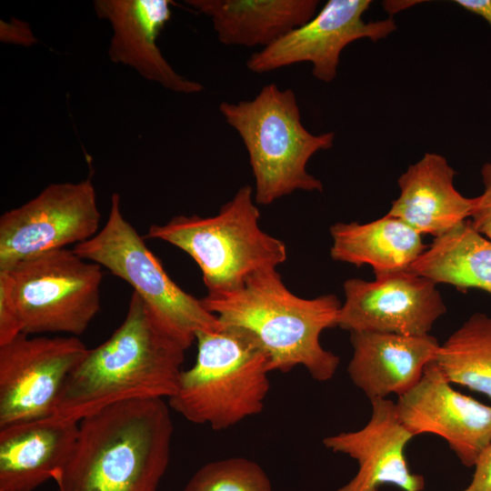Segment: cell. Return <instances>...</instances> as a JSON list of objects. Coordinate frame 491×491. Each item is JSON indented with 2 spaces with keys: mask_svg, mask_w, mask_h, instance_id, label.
I'll use <instances>...</instances> for the list:
<instances>
[{
  "mask_svg": "<svg viewBox=\"0 0 491 491\" xmlns=\"http://www.w3.org/2000/svg\"><path fill=\"white\" fill-rule=\"evenodd\" d=\"M185 351L133 292L123 323L106 341L88 348L68 376L53 417L79 423L121 402L168 399L177 388Z\"/></svg>",
  "mask_w": 491,
  "mask_h": 491,
  "instance_id": "cell-1",
  "label": "cell"
},
{
  "mask_svg": "<svg viewBox=\"0 0 491 491\" xmlns=\"http://www.w3.org/2000/svg\"><path fill=\"white\" fill-rule=\"evenodd\" d=\"M173 422L162 398L107 406L78 423L58 491H156L169 462Z\"/></svg>",
  "mask_w": 491,
  "mask_h": 491,
  "instance_id": "cell-2",
  "label": "cell"
},
{
  "mask_svg": "<svg viewBox=\"0 0 491 491\" xmlns=\"http://www.w3.org/2000/svg\"><path fill=\"white\" fill-rule=\"evenodd\" d=\"M201 301L222 325L244 328L257 339L271 372L301 366L316 381L335 376L340 359L320 343L321 333L336 326L342 304L335 295L300 297L270 268L251 275L233 291L206 295Z\"/></svg>",
  "mask_w": 491,
  "mask_h": 491,
  "instance_id": "cell-3",
  "label": "cell"
},
{
  "mask_svg": "<svg viewBox=\"0 0 491 491\" xmlns=\"http://www.w3.org/2000/svg\"><path fill=\"white\" fill-rule=\"evenodd\" d=\"M195 364L183 370L168 406L188 421L226 429L261 413L269 392V356L247 330L224 326L197 333Z\"/></svg>",
  "mask_w": 491,
  "mask_h": 491,
  "instance_id": "cell-4",
  "label": "cell"
},
{
  "mask_svg": "<svg viewBox=\"0 0 491 491\" xmlns=\"http://www.w3.org/2000/svg\"><path fill=\"white\" fill-rule=\"evenodd\" d=\"M219 111L246 146L256 204L270 205L296 190L323 191L306 165L316 153L333 146L335 134L315 135L304 126L292 89L270 83L252 100L220 103Z\"/></svg>",
  "mask_w": 491,
  "mask_h": 491,
  "instance_id": "cell-5",
  "label": "cell"
},
{
  "mask_svg": "<svg viewBox=\"0 0 491 491\" xmlns=\"http://www.w3.org/2000/svg\"><path fill=\"white\" fill-rule=\"evenodd\" d=\"M249 185L213 216L177 215L164 225H152L146 237L167 242L188 254L198 265L207 295L241 286L251 275L276 268L286 260V245L264 232Z\"/></svg>",
  "mask_w": 491,
  "mask_h": 491,
  "instance_id": "cell-6",
  "label": "cell"
},
{
  "mask_svg": "<svg viewBox=\"0 0 491 491\" xmlns=\"http://www.w3.org/2000/svg\"><path fill=\"white\" fill-rule=\"evenodd\" d=\"M73 251L127 282L161 327L185 350L195 341L197 333L223 326L201 299L185 292L169 277L144 238L125 218L117 193L111 196L105 225L92 238L75 245Z\"/></svg>",
  "mask_w": 491,
  "mask_h": 491,
  "instance_id": "cell-7",
  "label": "cell"
},
{
  "mask_svg": "<svg viewBox=\"0 0 491 491\" xmlns=\"http://www.w3.org/2000/svg\"><path fill=\"white\" fill-rule=\"evenodd\" d=\"M8 273L23 333L82 335L101 308L102 266L73 249L27 257Z\"/></svg>",
  "mask_w": 491,
  "mask_h": 491,
  "instance_id": "cell-8",
  "label": "cell"
},
{
  "mask_svg": "<svg viewBox=\"0 0 491 491\" xmlns=\"http://www.w3.org/2000/svg\"><path fill=\"white\" fill-rule=\"evenodd\" d=\"M100 219L90 178L49 185L0 216V271L27 257L89 240L98 233Z\"/></svg>",
  "mask_w": 491,
  "mask_h": 491,
  "instance_id": "cell-9",
  "label": "cell"
},
{
  "mask_svg": "<svg viewBox=\"0 0 491 491\" xmlns=\"http://www.w3.org/2000/svg\"><path fill=\"white\" fill-rule=\"evenodd\" d=\"M87 351L73 336L22 333L0 346V427L53 416L65 383Z\"/></svg>",
  "mask_w": 491,
  "mask_h": 491,
  "instance_id": "cell-10",
  "label": "cell"
},
{
  "mask_svg": "<svg viewBox=\"0 0 491 491\" xmlns=\"http://www.w3.org/2000/svg\"><path fill=\"white\" fill-rule=\"evenodd\" d=\"M369 0H328L306 24L253 53L246 67L263 74L299 63L312 64L313 75L325 83L337 74L342 51L354 41L384 39L396 29L393 18L366 22Z\"/></svg>",
  "mask_w": 491,
  "mask_h": 491,
  "instance_id": "cell-11",
  "label": "cell"
},
{
  "mask_svg": "<svg viewBox=\"0 0 491 491\" xmlns=\"http://www.w3.org/2000/svg\"><path fill=\"white\" fill-rule=\"evenodd\" d=\"M344 291L336 326L350 333L426 336L446 312L436 284L407 269L376 275L374 281L348 279Z\"/></svg>",
  "mask_w": 491,
  "mask_h": 491,
  "instance_id": "cell-12",
  "label": "cell"
},
{
  "mask_svg": "<svg viewBox=\"0 0 491 491\" xmlns=\"http://www.w3.org/2000/svg\"><path fill=\"white\" fill-rule=\"evenodd\" d=\"M434 359L419 382L396 403L402 424L413 434L446 440L463 466L474 467L491 444V406L456 390Z\"/></svg>",
  "mask_w": 491,
  "mask_h": 491,
  "instance_id": "cell-13",
  "label": "cell"
},
{
  "mask_svg": "<svg viewBox=\"0 0 491 491\" xmlns=\"http://www.w3.org/2000/svg\"><path fill=\"white\" fill-rule=\"evenodd\" d=\"M370 402L372 414L366 426L323 440L326 448L347 455L358 465L356 476L336 491H379L385 485L422 491L425 478L412 472L405 454L415 436L399 419L396 403L386 398Z\"/></svg>",
  "mask_w": 491,
  "mask_h": 491,
  "instance_id": "cell-14",
  "label": "cell"
},
{
  "mask_svg": "<svg viewBox=\"0 0 491 491\" xmlns=\"http://www.w3.org/2000/svg\"><path fill=\"white\" fill-rule=\"evenodd\" d=\"M95 11L113 29L108 55L115 63L128 65L147 80L168 90L196 94L202 84L179 75L167 62L156 39L171 16L168 0H96Z\"/></svg>",
  "mask_w": 491,
  "mask_h": 491,
  "instance_id": "cell-15",
  "label": "cell"
},
{
  "mask_svg": "<svg viewBox=\"0 0 491 491\" xmlns=\"http://www.w3.org/2000/svg\"><path fill=\"white\" fill-rule=\"evenodd\" d=\"M353 347L347 366L353 384L369 400L397 396L412 389L439 348L431 336H404L356 331L350 333Z\"/></svg>",
  "mask_w": 491,
  "mask_h": 491,
  "instance_id": "cell-16",
  "label": "cell"
},
{
  "mask_svg": "<svg viewBox=\"0 0 491 491\" xmlns=\"http://www.w3.org/2000/svg\"><path fill=\"white\" fill-rule=\"evenodd\" d=\"M78 423L53 416L0 427V491H33L67 464Z\"/></svg>",
  "mask_w": 491,
  "mask_h": 491,
  "instance_id": "cell-17",
  "label": "cell"
},
{
  "mask_svg": "<svg viewBox=\"0 0 491 491\" xmlns=\"http://www.w3.org/2000/svg\"><path fill=\"white\" fill-rule=\"evenodd\" d=\"M456 171L441 155L426 153L397 179L399 196L388 215L406 223L419 234L440 236L470 217L473 198L454 185Z\"/></svg>",
  "mask_w": 491,
  "mask_h": 491,
  "instance_id": "cell-18",
  "label": "cell"
},
{
  "mask_svg": "<svg viewBox=\"0 0 491 491\" xmlns=\"http://www.w3.org/2000/svg\"><path fill=\"white\" fill-rule=\"evenodd\" d=\"M210 17L225 45L265 48L312 19L317 0H186Z\"/></svg>",
  "mask_w": 491,
  "mask_h": 491,
  "instance_id": "cell-19",
  "label": "cell"
},
{
  "mask_svg": "<svg viewBox=\"0 0 491 491\" xmlns=\"http://www.w3.org/2000/svg\"><path fill=\"white\" fill-rule=\"evenodd\" d=\"M332 259L375 275L406 270L426 249L422 235L399 218L388 215L366 224L338 222L331 225Z\"/></svg>",
  "mask_w": 491,
  "mask_h": 491,
  "instance_id": "cell-20",
  "label": "cell"
},
{
  "mask_svg": "<svg viewBox=\"0 0 491 491\" xmlns=\"http://www.w3.org/2000/svg\"><path fill=\"white\" fill-rule=\"evenodd\" d=\"M407 270L436 284L491 294V241L467 219L435 237Z\"/></svg>",
  "mask_w": 491,
  "mask_h": 491,
  "instance_id": "cell-21",
  "label": "cell"
},
{
  "mask_svg": "<svg viewBox=\"0 0 491 491\" xmlns=\"http://www.w3.org/2000/svg\"><path fill=\"white\" fill-rule=\"evenodd\" d=\"M434 362L450 384L491 399V316L472 315L439 346Z\"/></svg>",
  "mask_w": 491,
  "mask_h": 491,
  "instance_id": "cell-22",
  "label": "cell"
},
{
  "mask_svg": "<svg viewBox=\"0 0 491 491\" xmlns=\"http://www.w3.org/2000/svg\"><path fill=\"white\" fill-rule=\"evenodd\" d=\"M184 491H273L265 470L246 457H228L200 467Z\"/></svg>",
  "mask_w": 491,
  "mask_h": 491,
  "instance_id": "cell-23",
  "label": "cell"
},
{
  "mask_svg": "<svg viewBox=\"0 0 491 491\" xmlns=\"http://www.w3.org/2000/svg\"><path fill=\"white\" fill-rule=\"evenodd\" d=\"M22 333V323L9 275L0 271V346L11 342Z\"/></svg>",
  "mask_w": 491,
  "mask_h": 491,
  "instance_id": "cell-24",
  "label": "cell"
},
{
  "mask_svg": "<svg viewBox=\"0 0 491 491\" xmlns=\"http://www.w3.org/2000/svg\"><path fill=\"white\" fill-rule=\"evenodd\" d=\"M481 176L483 193L473 197L471 219L473 227L491 241V160L483 165Z\"/></svg>",
  "mask_w": 491,
  "mask_h": 491,
  "instance_id": "cell-25",
  "label": "cell"
},
{
  "mask_svg": "<svg viewBox=\"0 0 491 491\" xmlns=\"http://www.w3.org/2000/svg\"><path fill=\"white\" fill-rule=\"evenodd\" d=\"M0 40L23 46H31L37 42L30 25L15 17L9 22L0 21Z\"/></svg>",
  "mask_w": 491,
  "mask_h": 491,
  "instance_id": "cell-26",
  "label": "cell"
},
{
  "mask_svg": "<svg viewBox=\"0 0 491 491\" xmlns=\"http://www.w3.org/2000/svg\"><path fill=\"white\" fill-rule=\"evenodd\" d=\"M470 483L474 491H491V444L478 456Z\"/></svg>",
  "mask_w": 491,
  "mask_h": 491,
  "instance_id": "cell-27",
  "label": "cell"
},
{
  "mask_svg": "<svg viewBox=\"0 0 491 491\" xmlns=\"http://www.w3.org/2000/svg\"><path fill=\"white\" fill-rule=\"evenodd\" d=\"M454 2L463 9L481 16L491 28V0H456Z\"/></svg>",
  "mask_w": 491,
  "mask_h": 491,
  "instance_id": "cell-28",
  "label": "cell"
},
{
  "mask_svg": "<svg viewBox=\"0 0 491 491\" xmlns=\"http://www.w3.org/2000/svg\"><path fill=\"white\" fill-rule=\"evenodd\" d=\"M462 491H474V489L470 486H468L466 488H465Z\"/></svg>",
  "mask_w": 491,
  "mask_h": 491,
  "instance_id": "cell-29",
  "label": "cell"
}]
</instances>
